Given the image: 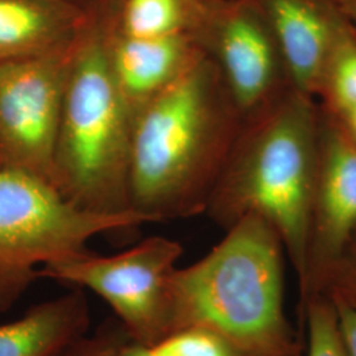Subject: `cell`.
I'll return each mask as SVG.
<instances>
[{"mask_svg": "<svg viewBox=\"0 0 356 356\" xmlns=\"http://www.w3.org/2000/svg\"><path fill=\"white\" fill-rule=\"evenodd\" d=\"M242 127L216 66L202 53L135 116L131 210L149 223L204 214Z\"/></svg>", "mask_w": 356, "mask_h": 356, "instance_id": "obj_1", "label": "cell"}, {"mask_svg": "<svg viewBox=\"0 0 356 356\" xmlns=\"http://www.w3.org/2000/svg\"><path fill=\"white\" fill-rule=\"evenodd\" d=\"M286 251L264 220L245 216L172 279L170 334L202 327L241 356H304L285 309Z\"/></svg>", "mask_w": 356, "mask_h": 356, "instance_id": "obj_2", "label": "cell"}, {"mask_svg": "<svg viewBox=\"0 0 356 356\" xmlns=\"http://www.w3.org/2000/svg\"><path fill=\"white\" fill-rule=\"evenodd\" d=\"M319 124L316 99L297 90L243 124L204 213L225 231L245 216L264 220L280 236L297 279L305 268Z\"/></svg>", "mask_w": 356, "mask_h": 356, "instance_id": "obj_3", "label": "cell"}, {"mask_svg": "<svg viewBox=\"0 0 356 356\" xmlns=\"http://www.w3.org/2000/svg\"><path fill=\"white\" fill-rule=\"evenodd\" d=\"M134 116L110 73L97 10L76 40L53 153L51 185L81 209L134 211L128 179Z\"/></svg>", "mask_w": 356, "mask_h": 356, "instance_id": "obj_4", "label": "cell"}, {"mask_svg": "<svg viewBox=\"0 0 356 356\" xmlns=\"http://www.w3.org/2000/svg\"><path fill=\"white\" fill-rule=\"evenodd\" d=\"M149 223L136 211L101 214L64 198L42 177L0 169V313L13 307L40 269L88 251L98 235Z\"/></svg>", "mask_w": 356, "mask_h": 356, "instance_id": "obj_5", "label": "cell"}, {"mask_svg": "<svg viewBox=\"0 0 356 356\" xmlns=\"http://www.w3.org/2000/svg\"><path fill=\"white\" fill-rule=\"evenodd\" d=\"M184 252L179 243L151 236L127 251H91L41 268L38 279L88 289L114 310L134 342L156 344L170 334L172 279Z\"/></svg>", "mask_w": 356, "mask_h": 356, "instance_id": "obj_6", "label": "cell"}, {"mask_svg": "<svg viewBox=\"0 0 356 356\" xmlns=\"http://www.w3.org/2000/svg\"><path fill=\"white\" fill-rule=\"evenodd\" d=\"M193 38L216 66L243 124L296 90L280 45L252 0H209Z\"/></svg>", "mask_w": 356, "mask_h": 356, "instance_id": "obj_7", "label": "cell"}, {"mask_svg": "<svg viewBox=\"0 0 356 356\" xmlns=\"http://www.w3.org/2000/svg\"><path fill=\"white\" fill-rule=\"evenodd\" d=\"M74 45L0 64V169L24 170L51 184L53 153Z\"/></svg>", "mask_w": 356, "mask_h": 356, "instance_id": "obj_8", "label": "cell"}, {"mask_svg": "<svg viewBox=\"0 0 356 356\" xmlns=\"http://www.w3.org/2000/svg\"><path fill=\"white\" fill-rule=\"evenodd\" d=\"M355 232L356 147L321 111L305 268L298 279L300 305L313 296L325 294Z\"/></svg>", "mask_w": 356, "mask_h": 356, "instance_id": "obj_9", "label": "cell"}, {"mask_svg": "<svg viewBox=\"0 0 356 356\" xmlns=\"http://www.w3.org/2000/svg\"><path fill=\"white\" fill-rule=\"evenodd\" d=\"M267 19L294 89L314 98L321 72L351 24L338 0H252Z\"/></svg>", "mask_w": 356, "mask_h": 356, "instance_id": "obj_10", "label": "cell"}, {"mask_svg": "<svg viewBox=\"0 0 356 356\" xmlns=\"http://www.w3.org/2000/svg\"><path fill=\"white\" fill-rule=\"evenodd\" d=\"M99 26L110 73L134 120L140 110L172 86L202 56L189 35L124 38L107 32L101 22Z\"/></svg>", "mask_w": 356, "mask_h": 356, "instance_id": "obj_11", "label": "cell"}, {"mask_svg": "<svg viewBox=\"0 0 356 356\" xmlns=\"http://www.w3.org/2000/svg\"><path fill=\"white\" fill-rule=\"evenodd\" d=\"M94 13L64 0H0V64L72 48Z\"/></svg>", "mask_w": 356, "mask_h": 356, "instance_id": "obj_12", "label": "cell"}, {"mask_svg": "<svg viewBox=\"0 0 356 356\" xmlns=\"http://www.w3.org/2000/svg\"><path fill=\"white\" fill-rule=\"evenodd\" d=\"M89 326L88 298L83 289L74 288L0 325V356H56L89 332Z\"/></svg>", "mask_w": 356, "mask_h": 356, "instance_id": "obj_13", "label": "cell"}, {"mask_svg": "<svg viewBox=\"0 0 356 356\" xmlns=\"http://www.w3.org/2000/svg\"><path fill=\"white\" fill-rule=\"evenodd\" d=\"M209 0H115L97 8L103 28L132 38L184 36L197 31Z\"/></svg>", "mask_w": 356, "mask_h": 356, "instance_id": "obj_14", "label": "cell"}, {"mask_svg": "<svg viewBox=\"0 0 356 356\" xmlns=\"http://www.w3.org/2000/svg\"><path fill=\"white\" fill-rule=\"evenodd\" d=\"M319 110L356 147V26L335 42L314 90Z\"/></svg>", "mask_w": 356, "mask_h": 356, "instance_id": "obj_15", "label": "cell"}, {"mask_svg": "<svg viewBox=\"0 0 356 356\" xmlns=\"http://www.w3.org/2000/svg\"><path fill=\"white\" fill-rule=\"evenodd\" d=\"M123 356H241L239 353L213 331L202 327H184L169 334L156 344L131 341Z\"/></svg>", "mask_w": 356, "mask_h": 356, "instance_id": "obj_16", "label": "cell"}, {"mask_svg": "<svg viewBox=\"0 0 356 356\" xmlns=\"http://www.w3.org/2000/svg\"><path fill=\"white\" fill-rule=\"evenodd\" d=\"M306 327L305 356H348L335 306L327 294H317L300 305Z\"/></svg>", "mask_w": 356, "mask_h": 356, "instance_id": "obj_17", "label": "cell"}, {"mask_svg": "<svg viewBox=\"0 0 356 356\" xmlns=\"http://www.w3.org/2000/svg\"><path fill=\"white\" fill-rule=\"evenodd\" d=\"M132 341L116 317L103 321L92 331L76 338L56 356H123V348Z\"/></svg>", "mask_w": 356, "mask_h": 356, "instance_id": "obj_18", "label": "cell"}, {"mask_svg": "<svg viewBox=\"0 0 356 356\" xmlns=\"http://www.w3.org/2000/svg\"><path fill=\"white\" fill-rule=\"evenodd\" d=\"M325 294L356 307V232L346 247Z\"/></svg>", "mask_w": 356, "mask_h": 356, "instance_id": "obj_19", "label": "cell"}, {"mask_svg": "<svg viewBox=\"0 0 356 356\" xmlns=\"http://www.w3.org/2000/svg\"><path fill=\"white\" fill-rule=\"evenodd\" d=\"M330 298L337 310L338 323L343 338L347 355L356 356V307L344 302L339 298H334V297Z\"/></svg>", "mask_w": 356, "mask_h": 356, "instance_id": "obj_20", "label": "cell"}, {"mask_svg": "<svg viewBox=\"0 0 356 356\" xmlns=\"http://www.w3.org/2000/svg\"><path fill=\"white\" fill-rule=\"evenodd\" d=\"M344 15L356 26V0H338Z\"/></svg>", "mask_w": 356, "mask_h": 356, "instance_id": "obj_21", "label": "cell"}, {"mask_svg": "<svg viewBox=\"0 0 356 356\" xmlns=\"http://www.w3.org/2000/svg\"><path fill=\"white\" fill-rule=\"evenodd\" d=\"M64 1L76 4V6H79L82 8L90 10V11H94L98 7V0H64Z\"/></svg>", "mask_w": 356, "mask_h": 356, "instance_id": "obj_22", "label": "cell"}, {"mask_svg": "<svg viewBox=\"0 0 356 356\" xmlns=\"http://www.w3.org/2000/svg\"><path fill=\"white\" fill-rule=\"evenodd\" d=\"M115 0H98V7L97 8H102V7H107L110 4H113Z\"/></svg>", "mask_w": 356, "mask_h": 356, "instance_id": "obj_23", "label": "cell"}]
</instances>
